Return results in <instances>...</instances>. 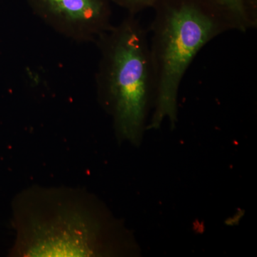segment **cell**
<instances>
[{
	"mask_svg": "<svg viewBox=\"0 0 257 257\" xmlns=\"http://www.w3.org/2000/svg\"><path fill=\"white\" fill-rule=\"evenodd\" d=\"M224 15L235 31L244 32L257 27V0H207Z\"/></svg>",
	"mask_w": 257,
	"mask_h": 257,
	"instance_id": "4",
	"label": "cell"
},
{
	"mask_svg": "<svg viewBox=\"0 0 257 257\" xmlns=\"http://www.w3.org/2000/svg\"><path fill=\"white\" fill-rule=\"evenodd\" d=\"M95 43L100 53L95 76L99 100L120 138L137 143L155 98L148 30L136 15H128Z\"/></svg>",
	"mask_w": 257,
	"mask_h": 257,
	"instance_id": "2",
	"label": "cell"
},
{
	"mask_svg": "<svg viewBox=\"0 0 257 257\" xmlns=\"http://www.w3.org/2000/svg\"><path fill=\"white\" fill-rule=\"evenodd\" d=\"M149 39L155 81L154 112L149 130L177 120L179 87L200 50L216 37L234 31L207 0H157Z\"/></svg>",
	"mask_w": 257,
	"mask_h": 257,
	"instance_id": "1",
	"label": "cell"
},
{
	"mask_svg": "<svg viewBox=\"0 0 257 257\" xmlns=\"http://www.w3.org/2000/svg\"><path fill=\"white\" fill-rule=\"evenodd\" d=\"M111 2L126 10L128 15H137L143 10L153 8L157 0H111Z\"/></svg>",
	"mask_w": 257,
	"mask_h": 257,
	"instance_id": "5",
	"label": "cell"
},
{
	"mask_svg": "<svg viewBox=\"0 0 257 257\" xmlns=\"http://www.w3.org/2000/svg\"><path fill=\"white\" fill-rule=\"evenodd\" d=\"M52 30L77 42H95L112 27L111 0H26Z\"/></svg>",
	"mask_w": 257,
	"mask_h": 257,
	"instance_id": "3",
	"label": "cell"
}]
</instances>
